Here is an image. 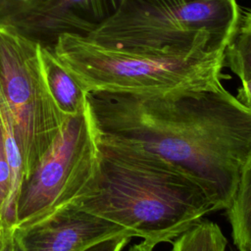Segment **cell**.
I'll return each mask as SVG.
<instances>
[{
    "mask_svg": "<svg viewBox=\"0 0 251 251\" xmlns=\"http://www.w3.org/2000/svg\"><path fill=\"white\" fill-rule=\"evenodd\" d=\"M14 233L24 251H85L112 237L130 231L108 220L84 211L74 203L23 226Z\"/></svg>",
    "mask_w": 251,
    "mask_h": 251,
    "instance_id": "cell-7",
    "label": "cell"
},
{
    "mask_svg": "<svg viewBox=\"0 0 251 251\" xmlns=\"http://www.w3.org/2000/svg\"><path fill=\"white\" fill-rule=\"evenodd\" d=\"M97 161L96 135L87 110L68 116L51 146L21 183L14 227L73 202L92 179Z\"/></svg>",
    "mask_w": 251,
    "mask_h": 251,
    "instance_id": "cell-6",
    "label": "cell"
},
{
    "mask_svg": "<svg viewBox=\"0 0 251 251\" xmlns=\"http://www.w3.org/2000/svg\"><path fill=\"white\" fill-rule=\"evenodd\" d=\"M45 0H0V25L11 26Z\"/></svg>",
    "mask_w": 251,
    "mask_h": 251,
    "instance_id": "cell-14",
    "label": "cell"
},
{
    "mask_svg": "<svg viewBox=\"0 0 251 251\" xmlns=\"http://www.w3.org/2000/svg\"><path fill=\"white\" fill-rule=\"evenodd\" d=\"M96 139L153 156L226 210L251 155V110L224 86L165 92H86Z\"/></svg>",
    "mask_w": 251,
    "mask_h": 251,
    "instance_id": "cell-1",
    "label": "cell"
},
{
    "mask_svg": "<svg viewBox=\"0 0 251 251\" xmlns=\"http://www.w3.org/2000/svg\"><path fill=\"white\" fill-rule=\"evenodd\" d=\"M41 73L48 91L65 116H75L86 109V91L57 58L52 46L38 44Z\"/></svg>",
    "mask_w": 251,
    "mask_h": 251,
    "instance_id": "cell-9",
    "label": "cell"
},
{
    "mask_svg": "<svg viewBox=\"0 0 251 251\" xmlns=\"http://www.w3.org/2000/svg\"><path fill=\"white\" fill-rule=\"evenodd\" d=\"M53 49L86 92H165L222 84L224 49H124L73 33L58 36Z\"/></svg>",
    "mask_w": 251,
    "mask_h": 251,
    "instance_id": "cell-3",
    "label": "cell"
},
{
    "mask_svg": "<svg viewBox=\"0 0 251 251\" xmlns=\"http://www.w3.org/2000/svg\"><path fill=\"white\" fill-rule=\"evenodd\" d=\"M235 97L243 106L251 110V78L241 81V87L237 89Z\"/></svg>",
    "mask_w": 251,
    "mask_h": 251,
    "instance_id": "cell-17",
    "label": "cell"
},
{
    "mask_svg": "<svg viewBox=\"0 0 251 251\" xmlns=\"http://www.w3.org/2000/svg\"><path fill=\"white\" fill-rule=\"evenodd\" d=\"M0 251H24L16 238L14 227H4L1 232Z\"/></svg>",
    "mask_w": 251,
    "mask_h": 251,
    "instance_id": "cell-16",
    "label": "cell"
},
{
    "mask_svg": "<svg viewBox=\"0 0 251 251\" xmlns=\"http://www.w3.org/2000/svg\"><path fill=\"white\" fill-rule=\"evenodd\" d=\"M123 0H45L11 27L41 44L52 46L58 36H87L114 16Z\"/></svg>",
    "mask_w": 251,
    "mask_h": 251,
    "instance_id": "cell-8",
    "label": "cell"
},
{
    "mask_svg": "<svg viewBox=\"0 0 251 251\" xmlns=\"http://www.w3.org/2000/svg\"><path fill=\"white\" fill-rule=\"evenodd\" d=\"M223 66L241 81L251 78V8L239 7L234 28L224 49Z\"/></svg>",
    "mask_w": 251,
    "mask_h": 251,
    "instance_id": "cell-11",
    "label": "cell"
},
{
    "mask_svg": "<svg viewBox=\"0 0 251 251\" xmlns=\"http://www.w3.org/2000/svg\"><path fill=\"white\" fill-rule=\"evenodd\" d=\"M155 246L148 243L145 240H142L138 243H135L133 245H131L126 251H154Z\"/></svg>",
    "mask_w": 251,
    "mask_h": 251,
    "instance_id": "cell-19",
    "label": "cell"
},
{
    "mask_svg": "<svg viewBox=\"0 0 251 251\" xmlns=\"http://www.w3.org/2000/svg\"><path fill=\"white\" fill-rule=\"evenodd\" d=\"M4 225H3V222H2V219H1V216H0V233L3 231V229H4Z\"/></svg>",
    "mask_w": 251,
    "mask_h": 251,
    "instance_id": "cell-20",
    "label": "cell"
},
{
    "mask_svg": "<svg viewBox=\"0 0 251 251\" xmlns=\"http://www.w3.org/2000/svg\"><path fill=\"white\" fill-rule=\"evenodd\" d=\"M239 7L236 0H187L171 7L123 0L117 13L87 36L124 49H225Z\"/></svg>",
    "mask_w": 251,
    "mask_h": 251,
    "instance_id": "cell-4",
    "label": "cell"
},
{
    "mask_svg": "<svg viewBox=\"0 0 251 251\" xmlns=\"http://www.w3.org/2000/svg\"><path fill=\"white\" fill-rule=\"evenodd\" d=\"M0 234H1V233H0Z\"/></svg>",
    "mask_w": 251,
    "mask_h": 251,
    "instance_id": "cell-21",
    "label": "cell"
},
{
    "mask_svg": "<svg viewBox=\"0 0 251 251\" xmlns=\"http://www.w3.org/2000/svg\"><path fill=\"white\" fill-rule=\"evenodd\" d=\"M172 243L171 251H226L227 240L218 224L202 219Z\"/></svg>",
    "mask_w": 251,
    "mask_h": 251,
    "instance_id": "cell-12",
    "label": "cell"
},
{
    "mask_svg": "<svg viewBox=\"0 0 251 251\" xmlns=\"http://www.w3.org/2000/svg\"><path fill=\"white\" fill-rule=\"evenodd\" d=\"M238 251H251V155L241 171L236 190L226 210Z\"/></svg>",
    "mask_w": 251,
    "mask_h": 251,
    "instance_id": "cell-10",
    "label": "cell"
},
{
    "mask_svg": "<svg viewBox=\"0 0 251 251\" xmlns=\"http://www.w3.org/2000/svg\"><path fill=\"white\" fill-rule=\"evenodd\" d=\"M132 237L128 235H120L103 240L85 251H122Z\"/></svg>",
    "mask_w": 251,
    "mask_h": 251,
    "instance_id": "cell-15",
    "label": "cell"
},
{
    "mask_svg": "<svg viewBox=\"0 0 251 251\" xmlns=\"http://www.w3.org/2000/svg\"><path fill=\"white\" fill-rule=\"evenodd\" d=\"M11 193V170L7 147L0 124V216L5 226Z\"/></svg>",
    "mask_w": 251,
    "mask_h": 251,
    "instance_id": "cell-13",
    "label": "cell"
},
{
    "mask_svg": "<svg viewBox=\"0 0 251 251\" xmlns=\"http://www.w3.org/2000/svg\"><path fill=\"white\" fill-rule=\"evenodd\" d=\"M138 2L156 6V7H171V6H176L180 5L187 0H136Z\"/></svg>",
    "mask_w": 251,
    "mask_h": 251,
    "instance_id": "cell-18",
    "label": "cell"
},
{
    "mask_svg": "<svg viewBox=\"0 0 251 251\" xmlns=\"http://www.w3.org/2000/svg\"><path fill=\"white\" fill-rule=\"evenodd\" d=\"M92 179L71 203L156 246L172 242L215 211L193 179L165 162L97 140Z\"/></svg>",
    "mask_w": 251,
    "mask_h": 251,
    "instance_id": "cell-2",
    "label": "cell"
},
{
    "mask_svg": "<svg viewBox=\"0 0 251 251\" xmlns=\"http://www.w3.org/2000/svg\"><path fill=\"white\" fill-rule=\"evenodd\" d=\"M0 101L15 126L24 179L51 146L68 116L48 91L38 43L7 25H0Z\"/></svg>",
    "mask_w": 251,
    "mask_h": 251,
    "instance_id": "cell-5",
    "label": "cell"
}]
</instances>
